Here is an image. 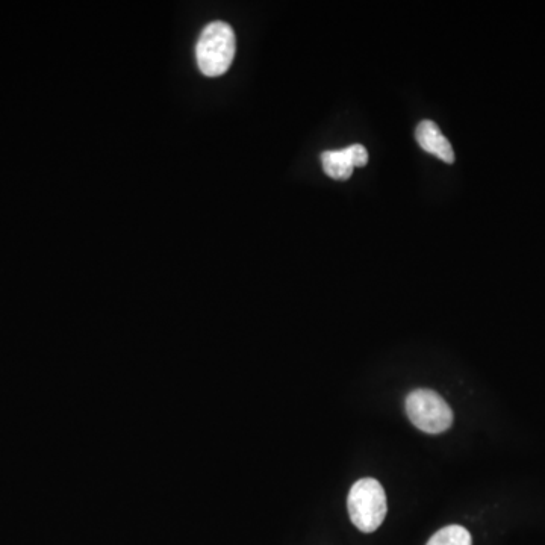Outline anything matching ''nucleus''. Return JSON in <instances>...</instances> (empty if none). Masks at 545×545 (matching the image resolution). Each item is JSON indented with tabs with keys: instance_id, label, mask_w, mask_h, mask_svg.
<instances>
[{
	"instance_id": "1",
	"label": "nucleus",
	"mask_w": 545,
	"mask_h": 545,
	"mask_svg": "<svg viewBox=\"0 0 545 545\" xmlns=\"http://www.w3.org/2000/svg\"><path fill=\"white\" fill-rule=\"evenodd\" d=\"M237 38L225 22H212L197 41L196 57L200 72L208 78L225 75L234 61Z\"/></svg>"
},
{
	"instance_id": "2",
	"label": "nucleus",
	"mask_w": 545,
	"mask_h": 545,
	"mask_svg": "<svg viewBox=\"0 0 545 545\" xmlns=\"http://www.w3.org/2000/svg\"><path fill=\"white\" fill-rule=\"evenodd\" d=\"M347 508L350 520L361 532H376L387 517L388 505L384 488L371 477L358 480L350 489Z\"/></svg>"
},
{
	"instance_id": "3",
	"label": "nucleus",
	"mask_w": 545,
	"mask_h": 545,
	"mask_svg": "<svg viewBox=\"0 0 545 545\" xmlns=\"http://www.w3.org/2000/svg\"><path fill=\"white\" fill-rule=\"evenodd\" d=\"M406 414L417 429L430 435L446 432L453 423L452 408L432 390L412 391L406 399Z\"/></svg>"
},
{
	"instance_id": "4",
	"label": "nucleus",
	"mask_w": 545,
	"mask_h": 545,
	"mask_svg": "<svg viewBox=\"0 0 545 545\" xmlns=\"http://www.w3.org/2000/svg\"><path fill=\"white\" fill-rule=\"evenodd\" d=\"M324 173L335 181H347L355 167H365L368 152L361 144H353L343 150H327L321 155Z\"/></svg>"
},
{
	"instance_id": "5",
	"label": "nucleus",
	"mask_w": 545,
	"mask_h": 545,
	"mask_svg": "<svg viewBox=\"0 0 545 545\" xmlns=\"http://www.w3.org/2000/svg\"><path fill=\"white\" fill-rule=\"evenodd\" d=\"M415 138H417L418 144H420L424 152L438 156V158L443 159L447 164L455 162V150H453L452 144L444 137L443 132H441L436 123L430 122V120H423L417 126Z\"/></svg>"
},
{
	"instance_id": "6",
	"label": "nucleus",
	"mask_w": 545,
	"mask_h": 545,
	"mask_svg": "<svg viewBox=\"0 0 545 545\" xmlns=\"http://www.w3.org/2000/svg\"><path fill=\"white\" fill-rule=\"evenodd\" d=\"M427 545H473V539L465 527L447 526L438 530Z\"/></svg>"
}]
</instances>
